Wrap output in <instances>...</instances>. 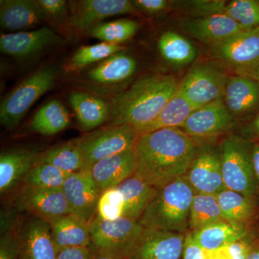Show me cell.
Wrapping results in <instances>:
<instances>
[{"instance_id":"1","label":"cell","mask_w":259,"mask_h":259,"mask_svg":"<svg viewBox=\"0 0 259 259\" xmlns=\"http://www.w3.org/2000/svg\"><path fill=\"white\" fill-rule=\"evenodd\" d=\"M197 144L180 127L141 135L134 147L136 175L158 188L184 177L197 153Z\"/></svg>"},{"instance_id":"2","label":"cell","mask_w":259,"mask_h":259,"mask_svg":"<svg viewBox=\"0 0 259 259\" xmlns=\"http://www.w3.org/2000/svg\"><path fill=\"white\" fill-rule=\"evenodd\" d=\"M178 83L173 75L156 74L141 77L110 105L109 125H129L136 131L155 120L176 93Z\"/></svg>"},{"instance_id":"3","label":"cell","mask_w":259,"mask_h":259,"mask_svg":"<svg viewBox=\"0 0 259 259\" xmlns=\"http://www.w3.org/2000/svg\"><path fill=\"white\" fill-rule=\"evenodd\" d=\"M156 195L138 222L144 228L185 234L194 192L183 177L156 189Z\"/></svg>"},{"instance_id":"4","label":"cell","mask_w":259,"mask_h":259,"mask_svg":"<svg viewBox=\"0 0 259 259\" xmlns=\"http://www.w3.org/2000/svg\"><path fill=\"white\" fill-rule=\"evenodd\" d=\"M225 187L249 198H259L252 162V141L240 134L226 135L218 144Z\"/></svg>"},{"instance_id":"5","label":"cell","mask_w":259,"mask_h":259,"mask_svg":"<svg viewBox=\"0 0 259 259\" xmlns=\"http://www.w3.org/2000/svg\"><path fill=\"white\" fill-rule=\"evenodd\" d=\"M56 76L54 69L39 70L8 94L0 106L2 125L10 131L18 126L32 105L53 88Z\"/></svg>"},{"instance_id":"6","label":"cell","mask_w":259,"mask_h":259,"mask_svg":"<svg viewBox=\"0 0 259 259\" xmlns=\"http://www.w3.org/2000/svg\"><path fill=\"white\" fill-rule=\"evenodd\" d=\"M95 250L110 252L131 258L145 228L138 221L120 218L107 221L95 216L90 222Z\"/></svg>"},{"instance_id":"7","label":"cell","mask_w":259,"mask_h":259,"mask_svg":"<svg viewBox=\"0 0 259 259\" xmlns=\"http://www.w3.org/2000/svg\"><path fill=\"white\" fill-rule=\"evenodd\" d=\"M229 77L217 61L199 63L189 70L177 90L192 105L199 108L223 100Z\"/></svg>"},{"instance_id":"8","label":"cell","mask_w":259,"mask_h":259,"mask_svg":"<svg viewBox=\"0 0 259 259\" xmlns=\"http://www.w3.org/2000/svg\"><path fill=\"white\" fill-rule=\"evenodd\" d=\"M139 134L129 125H108L76 140L83 158V169L90 170L97 161L134 149Z\"/></svg>"},{"instance_id":"9","label":"cell","mask_w":259,"mask_h":259,"mask_svg":"<svg viewBox=\"0 0 259 259\" xmlns=\"http://www.w3.org/2000/svg\"><path fill=\"white\" fill-rule=\"evenodd\" d=\"M214 141L197 143V153L184 178L194 193L218 195L226 190L218 144Z\"/></svg>"},{"instance_id":"10","label":"cell","mask_w":259,"mask_h":259,"mask_svg":"<svg viewBox=\"0 0 259 259\" xmlns=\"http://www.w3.org/2000/svg\"><path fill=\"white\" fill-rule=\"evenodd\" d=\"M236 123L223 100H219L196 109L180 128L199 143L231 134Z\"/></svg>"},{"instance_id":"11","label":"cell","mask_w":259,"mask_h":259,"mask_svg":"<svg viewBox=\"0 0 259 259\" xmlns=\"http://www.w3.org/2000/svg\"><path fill=\"white\" fill-rule=\"evenodd\" d=\"M208 55L233 73L259 60V28L243 30L208 47Z\"/></svg>"},{"instance_id":"12","label":"cell","mask_w":259,"mask_h":259,"mask_svg":"<svg viewBox=\"0 0 259 259\" xmlns=\"http://www.w3.org/2000/svg\"><path fill=\"white\" fill-rule=\"evenodd\" d=\"M15 235L19 259H57L59 251L47 220L30 214Z\"/></svg>"},{"instance_id":"13","label":"cell","mask_w":259,"mask_h":259,"mask_svg":"<svg viewBox=\"0 0 259 259\" xmlns=\"http://www.w3.org/2000/svg\"><path fill=\"white\" fill-rule=\"evenodd\" d=\"M139 13L133 1L129 0H81L71 4L68 25L83 32L110 17Z\"/></svg>"},{"instance_id":"14","label":"cell","mask_w":259,"mask_h":259,"mask_svg":"<svg viewBox=\"0 0 259 259\" xmlns=\"http://www.w3.org/2000/svg\"><path fill=\"white\" fill-rule=\"evenodd\" d=\"M71 212L90 222L96 216L97 204L101 196L90 170L71 174L62 188Z\"/></svg>"},{"instance_id":"15","label":"cell","mask_w":259,"mask_h":259,"mask_svg":"<svg viewBox=\"0 0 259 259\" xmlns=\"http://www.w3.org/2000/svg\"><path fill=\"white\" fill-rule=\"evenodd\" d=\"M16 206L19 209L47 221L72 213L61 189L25 186L17 197Z\"/></svg>"},{"instance_id":"16","label":"cell","mask_w":259,"mask_h":259,"mask_svg":"<svg viewBox=\"0 0 259 259\" xmlns=\"http://www.w3.org/2000/svg\"><path fill=\"white\" fill-rule=\"evenodd\" d=\"M185 234L145 228L131 259H180Z\"/></svg>"},{"instance_id":"17","label":"cell","mask_w":259,"mask_h":259,"mask_svg":"<svg viewBox=\"0 0 259 259\" xmlns=\"http://www.w3.org/2000/svg\"><path fill=\"white\" fill-rule=\"evenodd\" d=\"M181 27L190 36L208 47L245 30L224 13L185 19Z\"/></svg>"},{"instance_id":"18","label":"cell","mask_w":259,"mask_h":259,"mask_svg":"<svg viewBox=\"0 0 259 259\" xmlns=\"http://www.w3.org/2000/svg\"><path fill=\"white\" fill-rule=\"evenodd\" d=\"M61 42V37L54 30L42 27L30 31L2 34L0 49L8 56L26 58Z\"/></svg>"},{"instance_id":"19","label":"cell","mask_w":259,"mask_h":259,"mask_svg":"<svg viewBox=\"0 0 259 259\" xmlns=\"http://www.w3.org/2000/svg\"><path fill=\"white\" fill-rule=\"evenodd\" d=\"M223 100L235 120H241L259 110V84L234 74L227 81Z\"/></svg>"},{"instance_id":"20","label":"cell","mask_w":259,"mask_h":259,"mask_svg":"<svg viewBox=\"0 0 259 259\" xmlns=\"http://www.w3.org/2000/svg\"><path fill=\"white\" fill-rule=\"evenodd\" d=\"M90 171L101 192L117 187L122 182L136 175V163L134 149L103 158L95 163Z\"/></svg>"},{"instance_id":"21","label":"cell","mask_w":259,"mask_h":259,"mask_svg":"<svg viewBox=\"0 0 259 259\" xmlns=\"http://www.w3.org/2000/svg\"><path fill=\"white\" fill-rule=\"evenodd\" d=\"M58 251L70 248H90V222L74 213L48 220Z\"/></svg>"},{"instance_id":"22","label":"cell","mask_w":259,"mask_h":259,"mask_svg":"<svg viewBox=\"0 0 259 259\" xmlns=\"http://www.w3.org/2000/svg\"><path fill=\"white\" fill-rule=\"evenodd\" d=\"M47 20L38 2L34 0H1L0 23L8 30L34 28Z\"/></svg>"},{"instance_id":"23","label":"cell","mask_w":259,"mask_h":259,"mask_svg":"<svg viewBox=\"0 0 259 259\" xmlns=\"http://www.w3.org/2000/svg\"><path fill=\"white\" fill-rule=\"evenodd\" d=\"M40 154L35 150H13L0 156V192L6 193L24 180L40 160Z\"/></svg>"},{"instance_id":"24","label":"cell","mask_w":259,"mask_h":259,"mask_svg":"<svg viewBox=\"0 0 259 259\" xmlns=\"http://www.w3.org/2000/svg\"><path fill=\"white\" fill-rule=\"evenodd\" d=\"M217 199L226 222L252 230L259 215L258 199L249 198L228 189L220 192Z\"/></svg>"},{"instance_id":"25","label":"cell","mask_w":259,"mask_h":259,"mask_svg":"<svg viewBox=\"0 0 259 259\" xmlns=\"http://www.w3.org/2000/svg\"><path fill=\"white\" fill-rule=\"evenodd\" d=\"M137 61L128 54L120 51L101 61L88 71V79L102 84L123 82L134 76Z\"/></svg>"},{"instance_id":"26","label":"cell","mask_w":259,"mask_h":259,"mask_svg":"<svg viewBox=\"0 0 259 259\" xmlns=\"http://www.w3.org/2000/svg\"><path fill=\"white\" fill-rule=\"evenodd\" d=\"M123 198V218L139 221L156 194V188L136 175L117 186Z\"/></svg>"},{"instance_id":"27","label":"cell","mask_w":259,"mask_h":259,"mask_svg":"<svg viewBox=\"0 0 259 259\" xmlns=\"http://www.w3.org/2000/svg\"><path fill=\"white\" fill-rule=\"evenodd\" d=\"M252 230L223 221L208 225L192 233L194 239L204 249L215 250L244 238Z\"/></svg>"},{"instance_id":"28","label":"cell","mask_w":259,"mask_h":259,"mask_svg":"<svg viewBox=\"0 0 259 259\" xmlns=\"http://www.w3.org/2000/svg\"><path fill=\"white\" fill-rule=\"evenodd\" d=\"M69 101L83 131L96 128L108 120L109 105L101 99L88 94L73 93Z\"/></svg>"},{"instance_id":"29","label":"cell","mask_w":259,"mask_h":259,"mask_svg":"<svg viewBox=\"0 0 259 259\" xmlns=\"http://www.w3.org/2000/svg\"><path fill=\"white\" fill-rule=\"evenodd\" d=\"M196 109H197V107L192 105L177 90L176 93L167 102L166 106L163 107L155 120L138 129L136 132L141 136L157 130L168 127H181Z\"/></svg>"},{"instance_id":"30","label":"cell","mask_w":259,"mask_h":259,"mask_svg":"<svg viewBox=\"0 0 259 259\" xmlns=\"http://www.w3.org/2000/svg\"><path fill=\"white\" fill-rule=\"evenodd\" d=\"M158 51L163 59L175 66H183L193 62L197 50L187 37L173 30H167L160 36Z\"/></svg>"},{"instance_id":"31","label":"cell","mask_w":259,"mask_h":259,"mask_svg":"<svg viewBox=\"0 0 259 259\" xmlns=\"http://www.w3.org/2000/svg\"><path fill=\"white\" fill-rule=\"evenodd\" d=\"M70 117L63 104L51 100L39 109L31 122L32 131L44 136H52L66 129Z\"/></svg>"},{"instance_id":"32","label":"cell","mask_w":259,"mask_h":259,"mask_svg":"<svg viewBox=\"0 0 259 259\" xmlns=\"http://www.w3.org/2000/svg\"><path fill=\"white\" fill-rule=\"evenodd\" d=\"M225 221L217 195L194 193L190 207L189 231H198L212 223Z\"/></svg>"},{"instance_id":"33","label":"cell","mask_w":259,"mask_h":259,"mask_svg":"<svg viewBox=\"0 0 259 259\" xmlns=\"http://www.w3.org/2000/svg\"><path fill=\"white\" fill-rule=\"evenodd\" d=\"M39 162L53 165L69 174L83 169L82 153L76 140L50 148L42 153Z\"/></svg>"},{"instance_id":"34","label":"cell","mask_w":259,"mask_h":259,"mask_svg":"<svg viewBox=\"0 0 259 259\" xmlns=\"http://www.w3.org/2000/svg\"><path fill=\"white\" fill-rule=\"evenodd\" d=\"M139 23L129 19H121L100 23L90 30V35L107 44L120 45L136 35Z\"/></svg>"},{"instance_id":"35","label":"cell","mask_w":259,"mask_h":259,"mask_svg":"<svg viewBox=\"0 0 259 259\" xmlns=\"http://www.w3.org/2000/svg\"><path fill=\"white\" fill-rule=\"evenodd\" d=\"M71 174L49 163L37 162L24 179L25 186L42 189H61Z\"/></svg>"},{"instance_id":"36","label":"cell","mask_w":259,"mask_h":259,"mask_svg":"<svg viewBox=\"0 0 259 259\" xmlns=\"http://www.w3.org/2000/svg\"><path fill=\"white\" fill-rule=\"evenodd\" d=\"M223 13L234 20L245 30L259 28L258 0H233L228 2Z\"/></svg>"},{"instance_id":"37","label":"cell","mask_w":259,"mask_h":259,"mask_svg":"<svg viewBox=\"0 0 259 259\" xmlns=\"http://www.w3.org/2000/svg\"><path fill=\"white\" fill-rule=\"evenodd\" d=\"M125 47L121 45L104 42L81 47L71 59V67L80 69L94 63L105 60L114 54L123 51Z\"/></svg>"},{"instance_id":"38","label":"cell","mask_w":259,"mask_h":259,"mask_svg":"<svg viewBox=\"0 0 259 259\" xmlns=\"http://www.w3.org/2000/svg\"><path fill=\"white\" fill-rule=\"evenodd\" d=\"M123 198L117 187L102 192L97 204V218L107 221H115L123 218Z\"/></svg>"},{"instance_id":"39","label":"cell","mask_w":259,"mask_h":259,"mask_svg":"<svg viewBox=\"0 0 259 259\" xmlns=\"http://www.w3.org/2000/svg\"><path fill=\"white\" fill-rule=\"evenodd\" d=\"M228 1L224 0H190L175 1L173 7L186 12L190 18H201L223 13Z\"/></svg>"},{"instance_id":"40","label":"cell","mask_w":259,"mask_h":259,"mask_svg":"<svg viewBox=\"0 0 259 259\" xmlns=\"http://www.w3.org/2000/svg\"><path fill=\"white\" fill-rule=\"evenodd\" d=\"M257 239L253 230L247 236L226 247L231 259H247L256 246Z\"/></svg>"},{"instance_id":"41","label":"cell","mask_w":259,"mask_h":259,"mask_svg":"<svg viewBox=\"0 0 259 259\" xmlns=\"http://www.w3.org/2000/svg\"><path fill=\"white\" fill-rule=\"evenodd\" d=\"M47 20L50 19L56 23H63L67 16V3L64 0H38Z\"/></svg>"},{"instance_id":"42","label":"cell","mask_w":259,"mask_h":259,"mask_svg":"<svg viewBox=\"0 0 259 259\" xmlns=\"http://www.w3.org/2000/svg\"><path fill=\"white\" fill-rule=\"evenodd\" d=\"M133 3L138 11L152 16L164 13L173 5V2L166 0H135Z\"/></svg>"},{"instance_id":"43","label":"cell","mask_w":259,"mask_h":259,"mask_svg":"<svg viewBox=\"0 0 259 259\" xmlns=\"http://www.w3.org/2000/svg\"><path fill=\"white\" fill-rule=\"evenodd\" d=\"M209 250L204 249L194 239L193 233L188 231L185 233L184 241L183 259H207Z\"/></svg>"},{"instance_id":"44","label":"cell","mask_w":259,"mask_h":259,"mask_svg":"<svg viewBox=\"0 0 259 259\" xmlns=\"http://www.w3.org/2000/svg\"><path fill=\"white\" fill-rule=\"evenodd\" d=\"M0 259H19L16 235L11 232L2 234L0 241Z\"/></svg>"},{"instance_id":"45","label":"cell","mask_w":259,"mask_h":259,"mask_svg":"<svg viewBox=\"0 0 259 259\" xmlns=\"http://www.w3.org/2000/svg\"><path fill=\"white\" fill-rule=\"evenodd\" d=\"M90 248H70L59 251L57 259H93Z\"/></svg>"},{"instance_id":"46","label":"cell","mask_w":259,"mask_h":259,"mask_svg":"<svg viewBox=\"0 0 259 259\" xmlns=\"http://www.w3.org/2000/svg\"><path fill=\"white\" fill-rule=\"evenodd\" d=\"M240 135L250 141L259 140V113L242 127Z\"/></svg>"},{"instance_id":"47","label":"cell","mask_w":259,"mask_h":259,"mask_svg":"<svg viewBox=\"0 0 259 259\" xmlns=\"http://www.w3.org/2000/svg\"><path fill=\"white\" fill-rule=\"evenodd\" d=\"M234 74L250 78L254 80L259 84V60L245 69L236 71Z\"/></svg>"},{"instance_id":"48","label":"cell","mask_w":259,"mask_h":259,"mask_svg":"<svg viewBox=\"0 0 259 259\" xmlns=\"http://www.w3.org/2000/svg\"><path fill=\"white\" fill-rule=\"evenodd\" d=\"M251 155L255 180L259 187V140L252 141Z\"/></svg>"},{"instance_id":"49","label":"cell","mask_w":259,"mask_h":259,"mask_svg":"<svg viewBox=\"0 0 259 259\" xmlns=\"http://www.w3.org/2000/svg\"><path fill=\"white\" fill-rule=\"evenodd\" d=\"M207 259H231L226 247L215 250H209Z\"/></svg>"},{"instance_id":"50","label":"cell","mask_w":259,"mask_h":259,"mask_svg":"<svg viewBox=\"0 0 259 259\" xmlns=\"http://www.w3.org/2000/svg\"><path fill=\"white\" fill-rule=\"evenodd\" d=\"M95 251L96 252V254L94 255L93 259H131L116 253H110V252L100 251V250H95Z\"/></svg>"},{"instance_id":"51","label":"cell","mask_w":259,"mask_h":259,"mask_svg":"<svg viewBox=\"0 0 259 259\" xmlns=\"http://www.w3.org/2000/svg\"><path fill=\"white\" fill-rule=\"evenodd\" d=\"M247 259H259V245H256L250 252Z\"/></svg>"},{"instance_id":"52","label":"cell","mask_w":259,"mask_h":259,"mask_svg":"<svg viewBox=\"0 0 259 259\" xmlns=\"http://www.w3.org/2000/svg\"><path fill=\"white\" fill-rule=\"evenodd\" d=\"M258 3H259V0H258Z\"/></svg>"}]
</instances>
